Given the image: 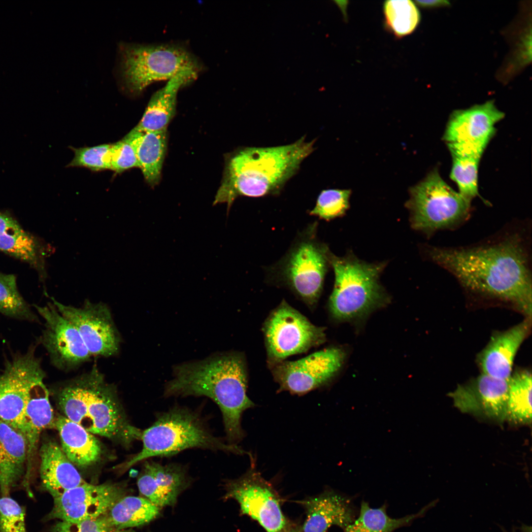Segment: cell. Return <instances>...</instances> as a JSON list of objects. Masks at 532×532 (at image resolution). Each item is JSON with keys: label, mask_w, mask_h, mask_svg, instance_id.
Masks as SVG:
<instances>
[{"label": "cell", "mask_w": 532, "mask_h": 532, "mask_svg": "<svg viewBox=\"0 0 532 532\" xmlns=\"http://www.w3.org/2000/svg\"><path fill=\"white\" fill-rule=\"evenodd\" d=\"M426 256L451 273L467 293L510 304L531 319V225L509 223L476 244L428 246Z\"/></svg>", "instance_id": "6da1fadb"}, {"label": "cell", "mask_w": 532, "mask_h": 532, "mask_svg": "<svg viewBox=\"0 0 532 532\" xmlns=\"http://www.w3.org/2000/svg\"><path fill=\"white\" fill-rule=\"evenodd\" d=\"M173 378L166 383V397L205 396L219 407L228 442L236 444L244 436L242 415L255 406L247 395L248 372L239 352L215 353L201 360L172 367Z\"/></svg>", "instance_id": "7a4b0ae2"}, {"label": "cell", "mask_w": 532, "mask_h": 532, "mask_svg": "<svg viewBox=\"0 0 532 532\" xmlns=\"http://www.w3.org/2000/svg\"><path fill=\"white\" fill-rule=\"evenodd\" d=\"M315 139L304 136L286 145L243 147L227 158L213 204L226 203L228 212L239 197L276 196L315 150Z\"/></svg>", "instance_id": "3957f363"}, {"label": "cell", "mask_w": 532, "mask_h": 532, "mask_svg": "<svg viewBox=\"0 0 532 532\" xmlns=\"http://www.w3.org/2000/svg\"><path fill=\"white\" fill-rule=\"evenodd\" d=\"M140 439L141 450L125 465V468L151 457L170 456L192 448L249 454L237 444L213 435L199 414L181 406L158 414L153 424L142 432Z\"/></svg>", "instance_id": "277c9868"}, {"label": "cell", "mask_w": 532, "mask_h": 532, "mask_svg": "<svg viewBox=\"0 0 532 532\" xmlns=\"http://www.w3.org/2000/svg\"><path fill=\"white\" fill-rule=\"evenodd\" d=\"M330 263L334 283L328 307L334 320L359 319L389 302L379 281L385 264H369L351 254L340 257L332 253Z\"/></svg>", "instance_id": "5b68a950"}, {"label": "cell", "mask_w": 532, "mask_h": 532, "mask_svg": "<svg viewBox=\"0 0 532 532\" xmlns=\"http://www.w3.org/2000/svg\"><path fill=\"white\" fill-rule=\"evenodd\" d=\"M70 420L93 434L130 442L142 432L126 421L113 386L96 365L71 380Z\"/></svg>", "instance_id": "8992f818"}, {"label": "cell", "mask_w": 532, "mask_h": 532, "mask_svg": "<svg viewBox=\"0 0 532 532\" xmlns=\"http://www.w3.org/2000/svg\"><path fill=\"white\" fill-rule=\"evenodd\" d=\"M317 225H309L297 237L285 256L272 268L273 280L290 289L313 308L322 294L331 252L318 240Z\"/></svg>", "instance_id": "52a82bcc"}, {"label": "cell", "mask_w": 532, "mask_h": 532, "mask_svg": "<svg viewBox=\"0 0 532 532\" xmlns=\"http://www.w3.org/2000/svg\"><path fill=\"white\" fill-rule=\"evenodd\" d=\"M409 193L406 207L411 226L427 236L439 231L456 229L470 217L471 201L450 187L437 169L411 187Z\"/></svg>", "instance_id": "ba28073f"}, {"label": "cell", "mask_w": 532, "mask_h": 532, "mask_svg": "<svg viewBox=\"0 0 532 532\" xmlns=\"http://www.w3.org/2000/svg\"><path fill=\"white\" fill-rule=\"evenodd\" d=\"M122 72L129 91L141 93L151 83L184 71L199 73L201 66L186 48L173 44L121 46Z\"/></svg>", "instance_id": "9c48e42d"}, {"label": "cell", "mask_w": 532, "mask_h": 532, "mask_svg": "<svg viewBox=\"0 0 532 532\" xmlns=\"http://www.w3.org/2000/svg\"><path fill=\"white\" fill-rule=\"evenodd\" d=\"M263 332L269 367L326 340L324 327L311 323L284 299L269 313Z\"/></svg>", "instance_id": "30bf717a"}, {"label": "cell", "mask_w": 532, "mask_h": 532, "mask_svg": "<svg viewBox=\"0 0 532 532\" xmlns=\"http://www.w3.org/2000/svg\"><path fill=\"white\" fill-rule=\"evenodd\" d=\"M36 347L32 344L25 353L12 355L0 374V419L21 432L29 390L46 374Z\"/></svg>", "instance_id": "8fae6325"}, {"label": "cell", "mask_w": 532, "mask_h": 532, "mask_svg": "<svg viewBox=\"0 0 532 532\" xmlns=\"http://www.w3.org/2000/svg\"><path fill=\"white\" fill-rule=\"evenodd\" d=\"M346 357L341 348L330 347L295 361H283L270 367L278 391L303 395L329 383Z\"/></svg>", "instance_id": "7c38bea8"}, {"label": "cell", "mask_w": 532, "mask_h": 532, "mask_svg": "<svg viewBox=\"0 0 532 532\" xmlns=\"http://www.w3.org/2000/svg\"><path fill=\"white\" fill-rule=\"evenodd\" d=\"M226 490V497L236 500L241 512L257 521L267 532L288 530L277 493L253 466L239 478L229 481Z\"/></svg>", "instance_id": "4fadbf2b"}, {"label": "cell", "mask_w": 532, "mask_h": 532, "mask_svg": "<svg viewBox=\"0 0 532 532\" xmlns=\"http://www.w3.org/2000/svg\"><path fill=\"white\" fill-rule=\"evenodd\" d=\"M51 299L60 313L77 330L91 356L107 357L118 353L121 338L106 304L86 300L82 306L76 307Z\"/></svg>", "instance_id": "5bb4252c"}, {"label": "cell", "mask_w": 532, "mask_h": 532, "mask_svg": "<svg viewBox=\"0 0 532 532\" xmlns=\"http://www.w3.org/2000/svg\"><path fill=\"white\" fill-rule=\"evenodd\" d=\"M33 306L44 320L39 343L47 351L54 366L69 370L90 359L91 356L77 330L53 303L44 306Z\"/></svg>", "instance_id": "9a60e30c"}, {"label": "cell", "mask_w": 532, "mask_h": 532, "mask_svg": "<svg viewBox=\"0 0 532 532\" xmlns=\"http://www.w3.org/2000/svg\"><path fill=\"white\" fill-rule=\"evenodd\" d=\"M126 493V489L122 485H93L86 482L54 498L53 508L45 520L57 519L79 522L96 519L104 514Z\"/></svg>", "instance_id": "2e32d148"}, {"label": "cell", "mask_w": 532, "mask_h": 532, "mask_svg": "<svg viewBox=\"0 0 532 532\" xmlns=\"http://www.w3.org/2000/svg\"><path fill=\"white\" fill-rule=\"evenodd\" d=\"M509 381L481 373L469 384L458 386L449 396L462 412L503 422L507 418Z\"/></svg>", "instance_id": "e0dca14e"}, {"label": "cell", "mask_w": 532, "mask_h": 532, "mask_svg": "<svg viewBox=\"0 0 532 532\" xmlns=\"http://www.w3.org/2000/svg\"><path fill=\"white\" fill-rule=\"evenodd\" d=\"M504 113L493 100L454 111L443 136L447 143H464L486 148L496 133V124Z\"/></svg>", "instance_id": "ac0fdd59"}, {"label": "cell", "mask_w": 532, "mask_h": 532, "mask_svg": "<svg viewBox=\"0 0 532 532\" xmlns=\"http://www.w3.org/2000/svg\"><path fill=\"white\" fill-rule=\"evenodd\" d=\"M137 484L141 497L161 508L173 506L179 495L190 484L185 466L147 462Z\"/></svg>", "instance_id": "d6986e66"}, {"label": "cell", "mask_w": 532, "mask_h": 532, "mask_svg": "<svg viewBox=\"0 0 532 532\" xmlns=\"http://www.w3.org/2000/svg\"><path fill=\"white\" fill-rule=\"evenodd\" d=\"M531 327V319L527 318L507 330L495 332L477 356L482 373L508 380L512 373L515 357Z\"/></svg>", "instance_id": "ffe728a7"}, {"label": "cell", "mask_w": 532, "mask_h": 532, "mask_svg": "<svg viewBox=\"0 0 532 532\" xmlns=\"http://www.w3.org/2000/svg\"><path fill=\"white\" fill-rule=\"evenodd\" d=\"M56 418L50 404L47 388L40 380L29 390L25 408L21 433L26 440L27 460L23 483L29 489L34 456L43 430L55 428Z\"/></svg>", "instance_id": "44dd1931"}, {"label": "cell", "mask_w": 532, "mask_h": 532, "mask_svg": "<svg viewBox=\"0 0 532 532\" xmlns=\"http://www.w3.org/2000/svg\"><path fill=\"white\" fill-rule=\"evenodd\" d=\"M0 251L28 263L37 271L41 279L46 277V248L14 218L0 211Z\"/></svg>", "instance_id": "7402d4cb"}, {"label": "cell", "mask_w": 532, "mask_h": 532, "mask_svg": "<svg viewBox=\"0 0 532 532\" xmlns=\"http://www.w3.org/2000/svg\"><path fill=\"white\" fill-rule=\"evenodd\" d=\"M39 456L41 486L53 499L86 483L56 442H44Z\"/></svg>", "instance_id": "603a6c76"}, {"label": "cell", "mask_w": 532, "mask_h": 532, "mask_svg": "<svg viewBox=\"0 0 532 532\" xmlns=\"http://www.w3.org/2000/svg\"><path fill=\"white\" fill-rule=\"evenodd\" d=\"M198 73L184 71L169 79L164 87L152 95L140 121L133 129L140 132L166 130L176 112L178 92L195 80Z\"/></svg>", "instance_id": "cb8c5ba5"}, {"label": "cell", "mask_w": 532, "mask_h": 532, "mask_svg": "<svg viewBox=\"0 0 532 532\" xmlns=\"http://www.w3.org/2000/svg\"><path fill=\"white\" fill-rule=\"evenodd\" d=\"M27 452L23 434L0 419V493L7 496L24 479Z\"/></svg>", "instance_id": "d4e9b609"}, {"label": "cell", "mask_w": 532, "mask_h": 532, "mask_svg": "<svg viewBox=\"0 0 532 532\" xmlns=\"http://www.w3.org/2000/svg\"><path fill=\"white\" fill-rule=\"evenodd\" d=\"M306 518L303 532H326L333 525L345 529L353 522L347 501L334 493H324L303 502Z\"/></svg>", "instance_id": "484cf974"}, {"label": "cell", "mask_w": 532, "mask_h": 532, "mask_svg": "<svg viewBox=\"0 0 532 532\" xmlns=\"http://www.w3.org/2000/svg\"><path fill=\"white\" fill-rule=\"evenodd\" d=\"M55 428L59 432L62 450L74 465L85 467L100 459L102 451L100 442L81 426L59 415L55 419Z\"/></svg>", "instance_id": "4316f807"}, {"label": "cell", "mask_w": 532, "mask_h": 532, "mask_svg": "<svg viewBox=\"0 0 532 532\" xmlns=\"http://www.w3.org/2000/svg\"><path fill=\"white\" fill-rule=\"evenodd\" d=\"M133 146L146 181L151 186L159 182L167 144L166 130L140 132L133 129L124 137Z\"/></svg>", "instance_id": "83f0119b"}, {"label": "cell", "mask_w": 532, "mask_h": 532, "mask_svg": "<svg viewBox=\"0 0 532 532\" xmlns=\"http://www.w3.org/2000/svg\"><path fill=\"white\" fill-rule=\"evenodd\" d=\"M452 158L450 176L458 186L459 193L471 201L479 196L478 170L485 149L460 143H447Z\"/></svg>", "instance_id": "f1b7e54d"}, {"label": "cell", "mask_w": 532, "mask_h": 532, "mask_svg": "<svg viewBox=\"0 0 532 532\" xmlns=\"http://www.w3.org/2000/svg\"><path fill=\"white\" fill-rule=\"evenodd\" d=\"M160 509L141 496H125L101 517L113 532L147 524L159 515Z\"/></svg>", "instance_id": "f546056e"}, {"label": "cell", "mask_w": 532, "mask_h": 532, "mask_svg": "<svg viewBox=\"0 0 532 532\" xmlns=\"http://www.w3.org/2000/svg\"><path fill=\"white\" fill-rule=\"evenodd\" d=\"M532 382L527 369L515 370L509 378L507 418L514 423L532 421Z\"/></svg>", "instance_id": "4dcf8cb0"}, {"label": "cell", "mask_w": 532, "mask_h": 532, "mask_svg": "<svg viewBox=\"0 0 532 532\" xmlns=\"http://www.w3.org/2000/svg\"><path fill=\"white\" fill-rule=\"evenodd\" d=\"M383 12L385 28L397 38L413 33L421 21L418 6L409 0H386L383 3Z\"/></svg>", "instance_id": "1f68e13d"}, {"label": "cell", "mask_w": 532, "mask_h": 532, "mask_svg": "<svg viewBox=\"0 0 532 532\" xmlns=\"http://www.w3.org/2000/svg\"><path fill=\"white\" fill-rule=\"evenodd\" d=\"M428 508H424L416 515L393 519L387 514L384 507L372 508L366 502H363L359 517L344 530L345 532H392L421 516Z\"/></svg>", "instance_id": "d6a6232c"}, {"label": "cell", "mask_w": 532, "mask_h": 532, "mask_svg": "<svg viewBox=\"0 0 532 532\" xmlns=\"http://www.w3.org/2000/svg\"><path fill=\"white\" fill-rule=\"evenodd\" d=\"M0 312L16 319L37 322L38 318L19 293L13 274L0 272Z\"/></svg>", "instance_id": "836d02e7"}, {"label": "cell", "mask_w": 532, "mask_h": 532, "mask_svg": "<svg viewBox=\"0 0 532 532\" xmlns=\"http://www.w3.org/2000/svg\"><path fill=\"white\" fill-rule=\"evenodd\" d=\"M351 194L350 189L324 190L309 214L326 221L342 216L349 207Z\"/></svg>", "instance_id": "e575fe53"}, {"label": "cell", "mask_w": 532, "mask_h": 532, "mask_svg": "<svg viewBox=\"0 0 532 532\" xmlns=\"http://www.w3.org/2000/svg\"><path fill=\"white\" fill-rule=\"evenodd\" d=\"M111 144L72 148L74 157L68 166L85 167L94 171L110 169Z\"/></svg>", "instance_id": "d590c367"}, {"label": "cell", "mask_w": 532, "mask_h": 532, "mask_svg": "<svg viewBox=\"0 0 532 532\" xmlns=\"http://www.w3.org/2000/svg\"><path fill=\"white\" fill-rule=\"evenodd\" d=\"M0 532H26L25 509L8 496L0 498Z\"/></svg>", "instance_id": "8d00e7d4"}, {"label": "cell", "mask_w": 532, "mask_h": 532, "mask_svg": "<svg viewBox=\"0 0 532 532\" xmlns=\"http://www.w3.org/2000/svg\"><path fill=\"white\" fill-rule=\"evenodd\" d=\"M139 167L134 149L125 138L111 144L110 168L116 173H121L133 167Z\"/></svg>", "instance_id": "74e56055"}, {"label": "cell", "mask_w": 532, "mask_h": 532, "mask_svg": "<svg viewBox=\"0 0 532 532\" xmlns=\"http://www.w3.org/2000/svg\"><path fill=\"white\" fill-rule=\"evenodd\" d=\"M51 532H113L101 517L98 519L68 522L61 521L52 529Z\"/></svg>", "instance_id": "f35d334b"}, {"label": "cell", "mask_w": 532, "mask_h": 532, "mask_svg": "<svg viewBox=\"0 0 532 532\" xmlns=\"http://www.w3.org/2000/svg\"><path fill=\"white\" fill-rule=\"evenodd\" d=\"M417 6L423 8H433L446 6L450 4L447 0H416L414 1Z\"/></svg>", "instance_id": "ab89813d"}, {"label": "cell", "mask_w": 532, "mask_h": 532, "mask_svg": "<svg viewBox=\"0 0 532 532\" xmlns=\"http://www.w3.org/2000/svg\"><path fill=\"white\" fill-rule=\"evenodd\" d=\"M113 532H136V531H134L133 530H132V529H129V530H120V531H113Z\"/></svg>", "instance_id": "60d3db41"}, {"label": "cell", "mask_w": 532, "mask_h": 532, "mask_svg": "<svg viewBox=\"0 0 532 532\" xmlns=\"http://www.w3.org/2000/svg\"><path fill=\"white\" fill-rule=\"evenodd\" d=\"M500 528L502 532H508L504 527L500 526ZM510 532H517V531H516L515 528H513Z\"/></svg>", "instance_id": "b9f144b4"}, {"label": "cell", "mask_w": 532, "mask_h": 532, "mask_svg": "<svg viewBox=\"0 0 532 532\" xmlns=\"http://www.w3.org/2000/svg\"><path fill=\"white\" fill-rule=\"evenodd\" d=\"M285 532H300V531H299V530L298 529H293L288 530L286 531H285Z\"/></svg>", "instance_id": "7bdbcfd3"}]
</instances>
